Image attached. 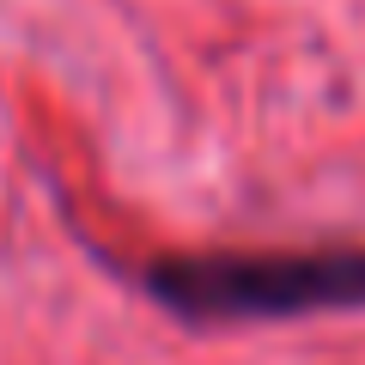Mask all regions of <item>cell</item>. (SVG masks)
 <instances>
[{
  "mask_svg": "<svg viewBox=\"0 0 365 365\" xmlns=\"http://www.w3.org/2000/svg\"><path fill=\"white\" fill-rule=\"evenodd\" d=\"M146 292L182 323H274L365 304V250H213L158 256Z\"/></svg>",
  "mask_w": 365,
  "mask_h": 365,
  "instance_id": "6da1fadb",
  "label": "cell"
}]
</instances>
